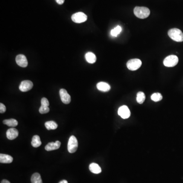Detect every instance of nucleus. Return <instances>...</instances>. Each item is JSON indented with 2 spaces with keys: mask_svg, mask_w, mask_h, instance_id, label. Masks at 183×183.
<instances>
[{
  "mask_svg": "<svg viewBox=\"0 0 183 183\" xmlns=\"http://www.w3.org/2000/svg\"><path fill=\"white\" fill-rule=\"evenodd\" d=\"M134 13L136 16L140 19H145L149 16L150 10L145 7H135L134 9Z\"/></svg>",
  "mask_w": 183,
  "mask_h": 183,
  "instance_id": "obj_1",
  "label": "nucleus"
},
{
  "mask_svg": "<svg viewBox=\"0 0 183 183\" xmlns=\"http://www.w3.org/2000/svg\"><path fill=\"white\" fill-rule=\"evenodd\" d=\"M168 35L169 37L176 42H183V33L181 30L177 28H173L168 30Z\"/></svg>",
  "mask_w": 183,
  "mask_h": 183,
  "instance_id": "obj_2",
  "label": "nucleus"
},
{
  "mask_svg": "<svg viewBox=\"0 0 183 183\" xmlns=\"http://www.w3.org/2000/svg\"><path fill=\"white\" fill-rule=\"evenodd\" d=\"M178 62V58L175 55L167 56L163 61V64L167 67H172L177 65Z\"/></svg>",
  "mask_w": 183,
  "mask_h": 183,
  "instance_id": "obj_3",
  "label": "nucleus"
},
{
  "mask_svg": "<svg viewBox=\"0 0 183 183\" xmlns=\"http://www.w3.org/2000/svg\"><path fill=\"white\" fill-rule=\"evenodd\" d=\"M142 64L141 60L138 59H130L127 62V67L129 70L135 71L141 67Z\"/></svg>",
  "mask_w": 183,
  "mask_h": 183,
  "instance_id": "obj_4",
  "label": "nucleus"
},
{
  "mask_svg": "<svg viewBox=\"0 0 183 183\" xmlns=\"http://www.w3.org/2000/svg\"><path fill=\"white\" fill-rule=\"evenodd\" d=\"M78 148V141L74 136H70L68 143V150L70 153H74L77 151Z\"/></svg>",
  "mask_w": 183,
  "mask_h": 183,
  "instance_id": "obj_5",
  "label": "nucleus"
},
{
  "mask_svg": "<svg viewBox=\"0 0 183 183\" xmlns=\"http://www.w3.org/2000/svg\"><path fill=\"white\" fill-rule=\"evenodd\" d=\"M88 18L87 15L83 12H77L72 15V21L77 23H81L86 21Z\"/></svg>",
  "mask_w": 183,
  "mask_h": 183,
  "instance_id": "obj_6",
  "label": "nucleus"
},
{
  "mask_svg": "<svg viewBox=\"0 0 183 183\" xmlns=\"http://www.w3.org/2000/svg\"><path fill=\"white\" fill-rule=\"evenodd\" d=\"M118 114L123 119H126L130 117L131 113L128 107L126 105H123L119 108Z\"/></svg>",
  "mask_w": 183,
  "mask_h": 183,
  "instance_id": "obj_7",
  "label": "nucleus"
},
{
  "mask_svg": "<svg viewBox=\"0 0 183 183\" xmlns=\"http://www.w3.org/2000/svg\"><path fill=\"white\" fill-rule=\"evenodd\" d=\"M59 95L61 97V100L63 103L66 104L70 103L71 102V96L69 94L67 91L64 89L62 88L59 91Z\"/></svg>",
  "mask_w": 183,
  "mask_h": 183,
  "instance_id": "obj_8",
  "label": "nucleus"
},
{
  "mask_svg": "<svg viewBox=\"0 0 183 183\" xmlns=\"http://www.w3.org/2000/svg\"><path fill=\"white\" fill-rule=\"evenodd\" d=\"M33 87V82L30 81H23L20 84L19 88L20 91L23 92L29 91Z\"/></svg>",
  "mask_w": 183,
  "mask_h": 183,
  "instance_id": "obj_9",
  "label": "nucleus"
},
{
  "mask_svg": "<svg viewBox=\"0 0 183 183\" xmlns=\"http://www.w3.org/2000/svg\"><path fill=\"white\" fill-rule=\"evenodd\" d=\"M15 60H16L17 64L20 67H23V68L27 67L28 63H27V58L24 55H17L16 57Z\"/></svg>",
  "mask_w": 183,
  "mask_h": 183,
  "instance_id": "obj_10",
  "label": "nucleus"
},
{
  "mask_svg": "<svg viewBox=\"0 0 183 183\" xmlns=\"http://www.w3.org/2000/svg\"><path fill=\"white\" fill-rule=\"evenodd\" d=\"M6 136L9 140H13L18 136V131L14 128H10L6 132Z\"/></svg>",
  "mask_w": 183,
  "mask_h": 183,
  "instance_id": "obj_11",
  "label": "nucleus"
},
{
  "mask_svg": "<svg viewBox=\"0 0 183 183\" xmlns=\"http://www.w3.org/2000/svg\"><path fill=\"white\" fill-rule=\"evenodd\" d=\"M61 142L59 141H56V142H51L48 143L45 147V149L46 151H51L56 149H59L61 146Z\"/></svg>",
  "mask_w": 183,
  "mask_h": 183,
  "instance_id": "obj_12",
  "label": "nucleus"
},
{
  "mask_svg": "<svg viewBox=\"0 0 183 183\" xmlns=\"http://www.w3.org/2000/svg\"><path fill=\"white\" fill-rule=\"evenodd\" d=\"M98 90L100 91L106 92L110 90V86L109 84L105 82H100L97 84Z\"/></svg>",
  "mask_w": 183,
  "mask_h": 183,
  "instance_id": "obj_13",
  "label": "nucleus"
},
{
  "mask_svg": "<svg viewBox=\"0 0 183 183\" xmlns=\"http://www.w3.org/2000/svg\"><path fill=\"white\" fill-rule=\"evenodd\" d=\"M13 159L11 156L7 154H0V162L1 163H12Z\"/></svg>",
  "mask_w": 183,
  "mask_h": 183,
  "instance_id": "obj_14",
  "label": "nucleus"
},
{
  "mask_svg": "<svg viewBox=\"0 0 183 183\" xmlns=\"http://www.w3.org/2000/svg\"><path fill=\"white\" fill-rule=\"evenodd\" d=\"M85 58L86 61L90 64H94L96 62L97 58L94 53L91 52H87L85 55Z\"/></svg>",
  "mask_w": 183,
  "mask_h": 183,
  "instance_id": "obj_15",
  "label": "nucleus"
},
{
  "mask_svg": "<svg viewBox=\"0 0 183 183\" xmlns=\"http://www.w3.org/2000/svg\"><path fill=\"white\" fill-rule=\"evenodd\" d=\"M89 169L94 174H100L101 172V168L99 165L95 163H92L89 166Z\"/></svg>",
  "mask_w": 183,
  "mask_h": 183,
  "instance_id": "obj_16",
  "label": "nucleus"
},
{
  "mask_svg": "<svg viewBox=\"0 0 183 183\" xmlns=\"http://www.w3.org/2000/svg\"><path fill=\"white\" fill-rule=\"evenodd\" d=\"M31 144H32V146L34 148H38L39 146H40L42 144V142L40 140L39 136L37 135L34 136L32 138Z\"/></svg>",
  "mask_w": 183,
  "mask_h": 183,
  "instance_id": "obj_17",
  "label": "nucleus"
},
{
  "mask_svg": "<svg viewBox=\"0 0 183 183\" xmlns=\"http://www.w3.org/2000/svg\"><path fill=\"white\" fill-rule=\"evenodd\" d=\"M3 123L8 126L11 127H15L18 125V122L16 120L13 119L5 120H3Z\"/></svg>",
  "mask_w": 183,
  "mask_h": 183,
  "instance_id": "obj_18",
  "label": "nucleus"
},
{
  "mask_svg": "<svg viewBox=\"0 0 183 183\" xmlns=\"http://www.w3.org/2000/svg\"><path fill=\"white\" fill-rule=\"evenodd\" d=\"M45 126L48 130L56 129L58 128V124L52 120L47 121L45 123Z\"/></svg>",
  "mask_w": 183,
  "mask_h": 183,
  "instance_id": "obj_19",
  "label": "nucleus"
},
{
  "mask_svg": "<svg viewBox=\"0 0 183 183\" xmlns=\"http://www.w3.org/2000/svg\"><path fill=\"white\" fill-rule=\"evenodd\" d=\"M32 183H43L41 179V175L38 173H35L31 177Z\"/></svg>",
  "mask_w": 183,
  "mask_h": 183,
  "instance_id": "obj_20",
  "label": "nucleus"
},
{
  "mask_svg": "<svg viewBox=\"0 0 183 183\" xmlns=\"http://www.w3.org/2000/svg\"><path fill=\"white\" fill-rule=\"evenodd\" d=\"M145 99V96L142 92H139L137 94L136 101L139 104H142Z\"/></svg>",
  "mask_w": 183,
  "mask_h": 183,
  "instance_id": "obj_21",
  "label": "nucleus"
},
{
  "mask_svg": "<svg viewBox=\"0 0 183 183\" xmlns=\"http://www.w3.org/2000/svg\"><path fill=\"white\" fill-rule=\"evenodd\" d=\"M151 98L152 100L154 102H158V101H160L162 99V96L160 93H154V94L152 95Z\"/></svg>",
  "mask_w": 183,
  "mask_h": 183,
  "instance_id": "obj_22",
  "label": "nucleus"
},
{
  "mask_svg": "<svg viewBox=\"0 0 183 183\" xmlns=\"http://www.w3.org/2000/svg\"><path fill=\"white\" fill-rule=\"evenodd\" d=\"M122 31V27L120 26H117L115 28L111 30V35L113 37H117Z\"/></svg>",
  "mask_w": 183,
  "mask_h": 183,
  "instance_id": "obj_23",
  "label": "nucleus"
},
{
  "mask_svg": "<svg viewBox=\"0 0 183 183\" xmlns=\"http://www.w3.org/2000/svg\"><path fill=\"white\" fill-rule=\"evenodd\" d=\"M39 111L41 114H44V113H48L49 111V108L48 107L44 106L41 105V107H40L39 109Z\"/></svg>",
  "mask_w": 183,
  "mask_h": 183,
  "instance_id": "obj_24",
  "label": "nucleus"
},
{
  "mask_svg": "<svg viewBox=\"0 0 183 183\" xmlns=\"http://www.w3.org/2000/svg\"><path fill=\"white\" fill-rule=\"evenodd\" d=\"M41 105L44 106L48 107L49 103V101L46 98H42L41 99Z\"/></svg>",
  "mask_w": 183,
  "mask_h": 183,
  "instance_id": "obj_25",
  "label": "nucleus"
},
{
  "mask_svg": "<svg viewBox=\"0 0 183 183\" xmlns=\"http://www.w3.org/2000/svg\"><path fill=\"white\" fill-rule=\"evenodd\" d=\"M6 110V106H5L4 104L1 103H0V113H4Z\"/></svg>",
  "mask_w": 183,
  "mask_h": 183,
  "instance_id": "obj_26",
  "label": "nucleus"
},
{
  "mask_svg": "<svg viewBox=\"0 0 183 183\" xmlns=\"http://www.w3.org/2000/svg\"><path fill=\"white\" fill-rule=\"evenodd\" d=\"M56 3H58V4L62 5L64 3L65 0H56Z\"/></svg>",
  "mask_w": 183,
  "mask_h": 183,
  "instance_id": "obj_27",
  "label": "nucleus"
},
{
  "mask_svg": "<svg viewBox=\"0 0 183 183\" xmlns=\"http://www.w3.org/2000/svg\"><path fill=\"white\" fill-rule=\"evenodd\" d=\"M1 183H10V182L7 180H3L2 181Z\"/></svg>",
  "mask_w": 183,
  "mask_h": 183,
  "instance_id": "obj_28",
  "label": "nucleus"
},
{
  "mask_svg": "<svg viewBox=\"0 0 183 183\" xmlns=\"http://www.w3.org/2000/svg\"><path fill=\"white\" fill-rule=\"evenodd\" d=\"M59 183H68V181H66V180H62V181H59Z\"/></svg>",
  "mask_w": 183,
  "mask_h": 183,
  "instance_id": "obj_29",
  "label": "nucleus"
}]
</instances>
